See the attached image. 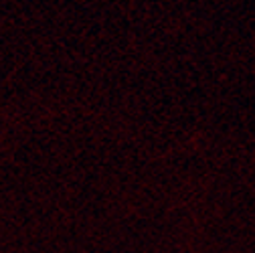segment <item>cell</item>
Listing matches in <instances>:
<instances>
[]
</instances>
